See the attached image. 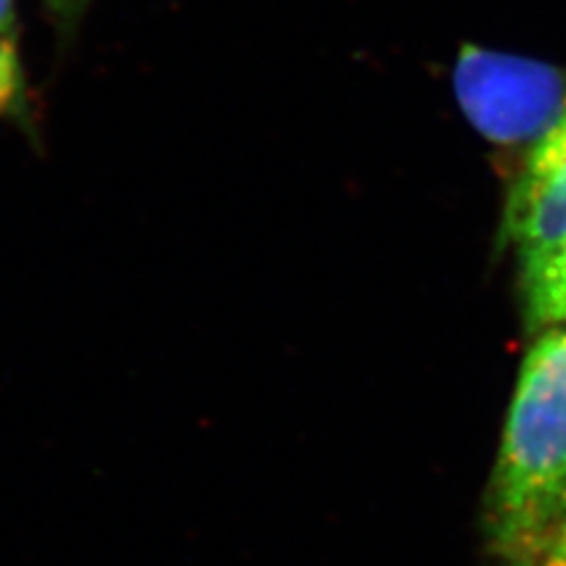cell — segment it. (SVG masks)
I'll return each mask as SVG.
<instances>
[{
  "label": "cell",
  "instance_id": "1",
  "mask_svg": "<svg viewBox=\"0 0 566 566\" xmlns=\"http://www.w3.org/2000/svg\"><path fill=\"white\" fill-rule=\"evenodd\" d=\"M566 486V326L528 349L486 495V536L501 553L551 520Z\"/></svg>",
  "mask_w": 566,
  "mask_h": 566
},
{
  "label": "cell",
  "instance_id": "2",
  "mask_svg": "<svg viewBox=\"0 0 566 566\" xmlns=\"http://www.w3.org/2000/svg\"><path fill=\"white\" fill-rule=\"evenodd\" d=\"M465 118L495 145H531L566 114V66L465 45L453 66Z\"/></svg>",
  "mask_w": 566,
  "mask_h": 566
},
{
  "label": "cell",
  "instance_id": "3",
  "mask_svg": "<svg viewBox=\"0 0 566 566\" xmlns=\"http://www.w3.org/2000/svg\"><path fill=\"white\" fill-rule=\"evenodd\" d=\"M507 234L515 239L536 324H559L566 310V114L528 151L510 193Z\"/></svg>",
  "mask_w": 566,
  "mask_h": 566
},
{
  "label": "cell",
  "instance_id": "4",
  "mask_svg": "<svg viewBox=\"0 0 566 566\" xmlns=\"http://www.w3.org/2000/svg\"><path fill=\"white\" fill-rule=\"evenodd\" d=\"M22 97L20 27L14 0H0V114L14 109Z\"/></svg>",
  "mask_w": 566,
  "mask_h": 566
},
{
  "label": "cell",
  "instance_id": "5",
  "mask_svg": "<svg viewBox=\"0 0 566 566\" xmlns=\"http://www.w3.org/2000/svg\"><path fill=\"white\" fill-rule=\"evenodd\" d=\"M501 566H566V517L545 524L534 536L499 555Z\"/></svg>",
  "mask_w": 566,
  "mask_h": 566
},
{
  "label": "cell",
  "instance_id": "6",
  "mask_svg": "<svg viewBox=\"0 0 566 566\" xmlns=\"http://www.w3.org/2000/svg\"><path fill=\"white\" fill-rule=\"evenodd\" d=\"M91 3L93 0H43L48 12L55 17V22L62 27L76 24Z\"/></svg>",
  "mask_w": 566,
  "mask_h": 566
},
{
  "label": "cell",
  "instance_id": "7",
  "mask_svg": "<svg viewBox=\"0 0 566 566\" xmlns=\"http://www.w3.org/2000/svg\"><path fill=\"white\" fill-rule=\"evenodd\" d=\"M559 517H566V486L562 489V493H559V499H557V503H555V507H553V515H551V520H547L545 524H551V522H555V520H559ZM543 524V526H545ZM541 526V528H543ZM538 528V531H541Z\"/></svg>",
  "mask_w": 566,
  "mask_h": 566
},
{
  "label": "cell",
  "instance_id": "8",
  "mask_svg": "<svg viewBox=\"0 0 566 566\" xmlns=\"http://www.w3.org/2000/svg\"><path fill=\"white\" fill-rule=\"evenodd\" d=\"M559 324H562V326L566 324V310H564V312H562V316H559ZM555 326H557V324H555Z\"/></svg>",
  "mask_w": 566,
  "mask_h": 566
}]
</instances>
